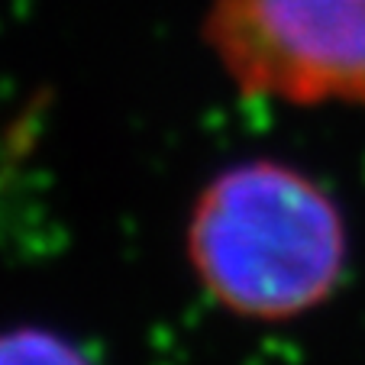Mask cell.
Returning <instances> with one entry per match:
<instances>
[{
  "label": "cell",
  "mask_w": 365,
  "mask_h": 365,
  "mask_svg": "<svg viewBox=\"0 0 365 365\" xmlns=\"http://www.w3.org/2000/svg\"><path fill=\"white\" fill-rule=\"evenodd\" d=\"M346 252L336 200L272 159L214 175L187 220V262L200 288L242 320L282 324L330 301Z\"/></svg>",
  "instance_id": "1"
},
{
  "label": "cell",
  "mask_w": 365,
  "mask_h": 365,
  "mask_svg": "<svg viewBox=\"0 0 365 365\" xmlns=\"http://www.w3.org/2000/svg\"><path fill=\"white\" fill-rule=\"evenodd\" d=\"M204 33L242 94L365 107V0H214Z\"/></svg>",
  "instance_id": "2"
},
{
  "label": "cell",
  "mask_w": 365,
  "mask_h": 365,
  "mask_svg": "<svg viewBox=\"0 0 365 365\" xmlns=\"http://www.w3.org/2000/svg\"><path fill=\"white\" fill-rule=\"evenodd\" d=\"M0 365H91V359L52 330L14 327L0 333Z\"/></svg>",
  "instance_id": "3"
}]
</instances>
